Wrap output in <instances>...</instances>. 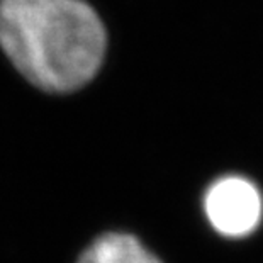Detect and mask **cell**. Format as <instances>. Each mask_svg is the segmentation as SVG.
I'll return each instance as SVG.
<instances>
[{
  "mask_svg": "<svg viewBox=\"0 0 263 263\" xmlns=\"http://www.w3.org/2000/svg\"><path fill=\"white\" fill-rule=\"evenodd\" d=\"M0 48L34 87L65 93L97 73L105 31L82 0H0Z\"/></svg>",
  "mask_w": 263,
  "mask_h": 263,
  "instance_id": "obj_1",
  "label": "cell"
},
{
  "mask_svg": "<svg viewBox=\"0 0 263 263\" xmlns=\"http://www.w3.org/2000/svg\"><path fill=\"white\" fill-rule=\"evenodd\" d=\"M205 214L217 233L229 238L250 234L261 219L258 190L241 177H226L207 190Z\"/></svg>",
  "mask_w": 263,
  "mask_h": 263,
  "instance_id": "obj_2",
  "label": "cell"
},
{
  "mask_svg": "<svg viewBox=\"0 0 263 263\" xmlns=\"http://www.w3.org/2000/svg\"><path fill=\"white\" fill-rule=\"evenodd\" d=\"M77 263H161V260L133 234L107 233L95 239Z\"/></svg>",
  "mask_w": 263,
  "mask_h": 263,
  "instance_id": "obj_3",
  "label": "cell"
}]
</instances>
